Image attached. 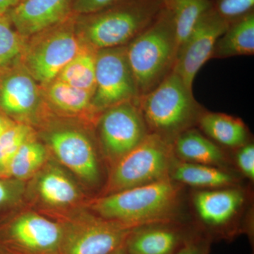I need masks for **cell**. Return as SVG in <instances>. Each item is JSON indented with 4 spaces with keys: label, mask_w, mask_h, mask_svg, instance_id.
Listing matches in <instances>:
<instances>
[{
    "label": "cell",
    "mask_w": 254,
    "mask_h": 254,
    "mask_svg": "<svg viewBox=\"0 0 254 254\" xmlns=\"http://www.w3.org/2000/svg\"><path fill=\"white\" fill-rule=\"evenodd\" d=\"M237 154L239 168L246 177L254 179V146L253 143H247L241 146Z\"/></svg>",
    "instance_id": "31"
},
{
    "label": "cell",
    "mask_w": 254,
    "mask_h": 254,
    "mask_svg": "<svg viewBox=\"0 0 254 254\" xmlns=\"http://www.w3.org/2000/svg\"><path fill=\"white\" fill-rule=\"evenodd\" d=\"M208 250L206 241L188 237L175 254H208Z\"/></svg>",
    "instance_id": "32"
},
{
    "label": "cell",
    "mask_w": 254,
    "mask_h": 254,
    "mask_svg": "<svg viewBox=\"0 0 254 254\" xmlns=\"http://www.w3.org/2000/svg\"><path fill=\"white\" fill-rule=\"evenodd\" d=\"M173 143L149 133L111 166L103 195L148 185L170 177L175 163Z\"/></svg>",
    "instance_id": "7"
},
{
    "label": "cell",
    "mask_w": 254,
    "mask_h": 254,
    "mask_svg": "<svg viewBox=\"0 0 254 254\" xmlns=\"http://www.w3.org/2000/svg\"><path fill=\"white\" fill-rule=\"evenodd\" d=\"M0 178H3V177H1V174H0Z\"/></svg>",
    "instance_id": "36"
},
{
    "label": "cell",
    "mask_w": 254,
    "mask_h": 254,
    "mask_svg": "<svg viewBox=\"0 0 254 254\" xmlns=\"http://www.w3.org/2000/svg\"><path fill=\"white\" fill-rule=\"evenodd\" d=\"M43 137L57 160L83 185L91 188L100 185L101 170L98 155L84 131L72 127H50Z\"/></svg>",
    "instance_id": "12"
},
{
    "label": "cell",
    "mask_w": 254,
    "mask_h": 254,
    "mask_svg": "<svg viewBox=\"0 0 254 254\" xmlns=\"http://www.w3.org/2000/svg\"><path fill=\"white\" fill-rule=\"evenodd\" d=\"M73 0H22L9 14L23 38L58 24L73 14Z\"/></svg>",
    "instance_id": "15"
},
{
    "label": "cell",
    "mask_w": 254,
    "mask_h": 254,
    "mask_svg": "<svg viewBox=\"0 0 254 254\" xmlns=\"http://www.w3.org/2000/svg\"><path fill=\"white\" fill-rule=\"evenodd\" d=\"M53 214L61 224L59 254H110L123 248L133 227L101 218L86 207Z\"/></svg>",
    "instance_id": "5"
},
{
    "label": "cell",
    "mask_w": 254,
    "mask_h": 254,
    "mask_svg": "<svg viewBox=\"0 0 254 254\" xmlns=\"http://www.w3.org/2000/svg\"><path fill=\"white\" fill-rule=\"evenodd\" d=\"M173 16L178 52L198 20L212 6L210 0H162Z\"/></svg>",
    "instance_id": "25"
},
{
    "label": "cell",
    "mask_w": 254,
    "mask_h": 254,
    "mask_svg": "<svg viewBox=\"0 0 254 254\" xmlns=\"http://www.w3.org/2000/svg\"><path fill=\"white\" fill-rule=\"evenodd\" d=\"M162 0H123L110 7L76 16V31L83 44L95 50L127 46L153 22Z\"/></svg>",
    "instance_id": "2"
},
{
    "label": "cell",
    "mask_w": 254,
    "mask_h": 254,
    "mask_svg": "<svg viewBox=\"0 0 254 254\" xmlns=\"http://www.w3.org/2000/svg\"><path fill=\"white\" fill-rule=\"evenodd\" d=\"M0 113L34 128L49 123L53 113L42 87L19 60L0 69Z\"/></svg>",
    "instance_id": "9"
},
{
    "label": "cell",
    "mask_w": 254,
    "mask_h": 254,
    "mask_svg": "<svg viewBox=\"0 0 254 254\" xmlns=\"http://www.w3.org/2000/svg\"><path fill=\"white\" fill-rule=\"evenodd\" d=\"M254 54V10L230 23L219 38L212 58H227Z\"/></svg>",
    "instance_id": "20"
},
{
    "label": "cell",
    "mask_w": 254,
    "mask_h": 254,
    "mask_svg": "<svg viewBox=\"0 0 254 254\" xmlns=\"http://www.w3.org/2000/svg\"><path fill=\"white\" fill-rule=\"evenodd\" d=\"M26 182L13 178H0V213L17 209L26 198Z\"/></svg>",
    "instance_id": "28"
},
{
    "label": "cell",
    "mask_w": 254,
    "mask_h": 254,
    "mask_svg": "<svg viewBox=\"0 0 254 254\" xmlns=\"http://www.w3.org/2000/svg\"><path fill=\"white\" fill-rule=\"evenodd\" d=\"M0 219V254H59L61 224L33 210Z\"/></svg>",
    "instance_id": "8"
},
{
    "label": "cell",
    "mask_w": 254,
    "mask_h": 254,
    "mask_svg": "<svg viewBox=\"0 0 254 254\" xmlns=\"http://www.w3.org/2000/svg\"><path fill=\"white\" fill-rule=\"evenodd\" d=\"M210 1L213 9L228 23L254 10V0H210Z\"/></svg>",
    "instance_id": "29"
},
{
    "label": "cell",
    "mask_w": 254,
    "mask_h": 254,
    "mask_svg": "<svg viewBox=\"0 0 254 254\" xmlns=\"http://www.w3.org/2000/svg\"><path fill=\"white\" fill-rule=\"evenodd\" d=\"M229 24L211 6L202 15L179 50L173 71L190 90L195 76L203 64L212 58L215 44Z\"/></svg>",
    "instance_id": "13"
},
{
    "label": "cell",
    "mask_w": 254,
    "mask_h": 254,
    "mask_svg": "<svg viewBox=\"0 0 254 254\" xmlns=\"http://www.w3.org/2000/svg\"><path fill=\"white\" fill-rule=\"evenodd\" d=\"M244 201L243 192L236 188L200 190L193 197L200 220L214 227H223L231 221Z\"/></svg>",
    "instance_id": "17"
},
{
    "label": "cell",
    "mask_w": 254,
    "mask_h": 254,
    "mask_svg": "<svg viewBox=\"0 0 254 254\" xmlns=\"http://www.w3.org/2000/svg\"><path fill=\"white\" fill-rule=\"evenodd\" d=\"M110 254H127L125 251L124 250L123 247V248L119 249V250L115 251V252H113V253Z\"/></svg>",
    "instance_id": "35"
},
{
    "label": "cell",
    "mask_w": 254,
    "mask_h": 254,
    "mask_svg": "<svg viewBox=\"0 0 254 254\" xmlns=\"http://www.w3.org/2000/svg\"><path fill=\"white\" fill-rule=\"evenodd\" d=\"M21 1H22V0H21Z\"/></svg>",
    "instance_id": "37"
},
{
    "label": "cell",
    "mask_w": 254,
    "mask_h": 254,
    "mask_svg": "<svg viewBox=\"0 0 254 254\" xmlns=\"http://www.w3.org/2000/svg\"><path fill=\"white\" fill-rule=\"evenodd\" d=\"M170 177L179 184L211 190L230 187L236 182L231 174L218 167L185 161L175 162Z\"/></svg>",
    "instance_id": "21"
},
{
    "label": "cell",
    "mask_w": 254,
    "mask_h": 254,
    "mask_svg": "<svg viewBox=\"0 0 254 254\" xmlns=\"http://www.w3.org/2000/svg\"><path fill=\"white\" fill-rule=\"evenodd\" d=\"M50 150L36 137L23 143L10 163L8 177L20 181L31 180L49 160Z\"/></svg>",
    "instance_id": "23"
},
{
    "label": "cell",
    "mask_w": 254,
    "mask_h": 254,
    "mask_svg": "<svg viewBox=\"0 0 254 254\" xmlns=\"http://www.w3.org/2000/svg\"><path fill=\"white\" fill-rule=\"evenodd\" d=\"M197 124L205 135L225 146L240 148L248 143V130L240 119L222 113H203Z\"/></svg>",
    "instance_id": "22"
},
{
    "label": "cell",
    "mask_w": 254,
    "mask_h": 254,
    "mask_svg": "<svg viewBox=\"0 0 254 254\" xmlns=\"http://www.w3.org/2000/svg\"><path fill=\"white\" fill-rule=\"evenodd\" d=\"M36 137L34 127L19 123L14 124L0 136V174L3 178H9L10 163L20 147Z\"/></svg>",
    "instance_id": "26"
},
{
    "label": "cell",
    "mask_w": 254,
    "mask_h": 254,
    "mask_svg": "<svg viewBox=\"0 0 254 254\" xmlns=\"http://www.w3.org/2000/svg\"><path fill=\"white\" fill-rule=\"evenodd\" d=\"M187 237L171 222L135 227L123 246L127 254H175Z\"/></svg>",
    "instance_id": "16"
},
{
    "label": "cell",
    "mask_w": 254,
    "mask_h": 254,
    "mask_svg": "<svg viewBox=\"0 0 254 254\" xmlns=\"http://www.w3.org/2000/svg\"><path fill=\"white\" fill-rule=\"evenodd\" d=\"M138 104L149 133L172 143L198 123L204 113L192 90L173 71L154 89L138 98Z\"/></svg>",
    "instance_id": "4"
},
{
    "label": "cell",
    "mask_w": 254,
    "mask_h": 254,
    "mask_svg": "<svg viewBox=\"0 0 254 254\" xmlns=\"http://www.w3.org/2000/svg\"><path fill=\"white\" fill-rule=\"evenodd\" d=\"M123 0H73L72 13L74 15H85L98 12L110 7Z\"/></svg>",
    "instance_id": "30"
},
{
    "label": "cell",
    "mask_w": 254,
    "mask_h": 254,
    "mask_svg": "<svg viewBox=\"0 0 254 254\" xmlns=\"http://www.w3.org/2000/svg\"><path fill=\"white\" fill-rule=\"evenodd\" d=\"M139 98L136 82L127 60L126 46L97 51L95 89L92 106L101 115L115 105Z\"/></svg>",
    "instance_id": "10"
},
{
    "label": "cell",
    "mask_w": 254,
    "mask_h": 254,
    "mask_svg": "<svg viewBox=\"0 0 254 254\" xmlns=\"http://www.w3.org/2000/svg\"><path fill=\"white\" fill-rule=\"evenodd\" d=\"M175 155L188 163L222 166L226 161L223 151L194 128L186 130L173 142Z\"/></svg>",
    "instance_id": "19"
},
{
    "label": "cell",
    "mask_w": 254,
    "mask_h": 254,
    "mask_svg": "<svg viewBox=\"0 0 254 254\" xmlns=\"http://www.w3.org/2000/svg\"><path fill=\"white\" fill-rule=\"evenodd\" d=\"M181 187L170 177L120 190L85 203L101 218L135 228L171 222L180 205Z\"/></svg>",
    "instance_id": "1"
},
{
    "label": "cell",
    "mask_w": 254,
    "mask_h": 254,
    "mask_svg": "<svg viewBox=\"0 0 254 254\" xmlns=\"http://www.w3.org/2000/svg\"><path fill=\"white\" fill-rule=\"evenodd\" d=\"M16 123V122L5 115L4 114L0 113V136Z\"/></svg>",
    "instance_id": "34"
},
{
    "label": "cell",
    "mask_w": 254,
    "mask_h": 254,
    "mask_svg": "<svg viewBox=\"0 0 254 254\" xmlns=\"http://www.w3.org/2000/svg\"><path fill=\"white\" fill-rule=\"evenodd\" d=\"M21 0H0V16L9 15L10 11L19 4Z\"/></svg>",
    "instance_id": "33"
},
{
    "label": "cell",
    "mask_w": 254,
    "mask_h": 254,
    "mask_svg": "<svg viewBox=\"0 0 254 254\" xmlns=\"http://www.w3.org/2000/svg\"><path fill=\"white\" fill-rule=\"evenodd\" d=\"M97 51L83 44L76 56L60 71L57 79L94 94Z\"/></svg>",
    "instance_id": "24"
},
{
    "label": "cell",
    "mask_w": 254,
    "mask_h": 254,
    "mask_svg": "<svg viewBox=\"0 0 254 254\" xmlns=\"http://www.w3.org/2000/svg\"><path fill=\"white\" fill-rule=\"evenodd\" d=\"M98 124L102 150L111 166L149 133L138 98L105 110L100 115Z\"/></svg>",
    "instance_id": "11"
},
{
    "label": "cell",
    "mask_w": 254,
    "mask_h": 254,
    "mask_svg": "<svg viewBox=\"0 0 254 254\" xmlns=\"http://www.w3.org/2000/svg\"><path fill=\"white\" fill-rule=\"evenodd\" d=\"M126 51L140 98L154 89L175 67L178 45L170 11L163 6L153 22L127 45Z\"/></svg>",
    "instance_id": "3"
},
{
    "label": "cell",
    "mask_w": 254,
    "mask_h": 254,
    "mask_svg": "<svg viewBox=\"0 0 254 254\" xmlns=\"http://www.w3.org/2000/svg\"><path fill=\"white\" fill-rule=\"evenodd\" d=\"M25 41L13 26L9 15L0 16V69L20 60Z\"/></svg>",
    "instance_id": "27"
},
{
    "label": "cell",
    "mask_w": 254,
    "mask_h": 254,
    "mask_svg": "<svg viewBox=\"0 0 254 254\" xmlns=\"http://www.w3.org/2000/svg\"><path fill=\"white\" fill-rule=\"evenodd\" d=\"M48 106L52 113L67 118H99L92 106L93 93L75 88L55 78L41 86Z\"/></svg>",
    "instance_id": "18"
},
{
    "label": "cell",
    "mask_w": 254,
    "mask_h": 254,
    "mask_svg": "<svg viewBox=\"0 0 254 254\" xmlns=\"http://www.w3.org/2000/svg\"><path fill=\"white\" fill-rule=\"evenodd\" d=\"M83 46L76 31V16L26 38L20 63L40 86L58 76Z\"/></svg>",
    "instance_id": "6"
},
{
    "label": "cell",
    "mask_w": 254,
    "mask_h": 254,
    "mask_svg": "<svg viewBox=\"0 0 254 254\" xmlns=\"http://www.w3.org/2000/svg\"><path fill=\"white\" fill-rule=\"evenodd\" d=\"M26 186L29 197L44 213L67 211L81 207L84 194L72 177L56 162L48 160Z\"/></svg>",
    "instance_id": "14"
}]
</instances>
